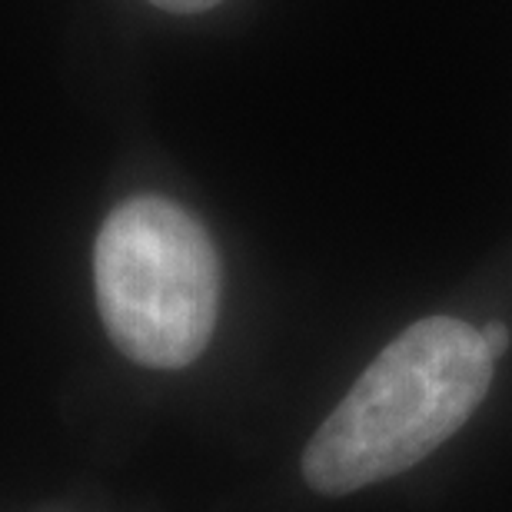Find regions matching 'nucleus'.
I'll use <instances>...</instances> for the list:
<instances>
[{
	"mask_svg": "<svg viewBox=\"0 0 512 512\" xmlns=\"http://www.w3.org/2000/svg\"><path fill=\"white\" fill-rule=\"evenodd\" d=\"M483 333L453 316H426L366 366L303 453V476L323 496H346L406 473L466 426L493 383Z\"/></svg>",
	"mask_w": 512,
	"mask_h": 512,
	"instance_id": "obj_1",
	"label": "nucleus"
},
{
	"mask_svg": "<svg viewBox=\"0 0 512 512\" xmlns=\"http://www.w3.org/2000/svg\"><path fill=\"white\" fill-rule=\"evenodd\" d=\"M97 306L110 340L150 370H183L220 313V256L197 217L167 197L124 200L94 247Z\"/></svg>",
	"mask_w": 512,
	"mask_h": 512,
	"instance_id": "obj_2",
	"label": "nucleus"
},
{
	"mask_svg": "<svg viewBox=\"0 0 512 512\" xmlns=\"http://www.w3.org/2000/svg\"><path fill=\"white\" fill-rule=\"evenodd\" d=\"M479 333H483V343H486V350H489V356H493V360L509 350L512 336H509V326L506 323H486Z\"/></svg>",
	"mask_w": 512,
	"mask_h": 512,
	"instance_id": "obj_3",
	"label": "nucleus"
},
{
	"mask_svg": "<svg viewBox=\"0 0 512 512\" xmlns=\"http://www.w3.org/2000/svg\"><path fill=\"white\" fill-rule=\"evenodd\" d=\"M150 4L170 10V14H200V10L217 7L220 0H150Z\"/></svg>",
	"mask_w": 512,
	"mask_h": 512,
	"instance_id": "obj_4",
	"label": "nucleus"
}]
</instances>
